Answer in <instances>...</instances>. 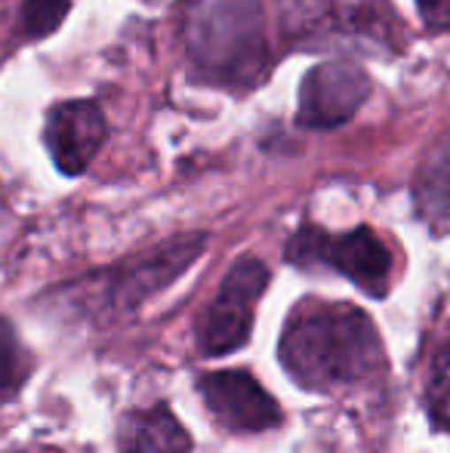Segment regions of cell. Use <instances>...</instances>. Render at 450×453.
Listing matches in <instances>:
<instances>
[{
    "instance_id": "cell-1",
    "label": "cell",
    "mask_w": 450,
    "mask_h": 453,
    "mask_svg": "<svg viewBox=\"0 0 450 453\" xmlns=\"http://www.w3.org/2000/svg\"><path fill=\"white\" fill-rule=\"evenodd\" d=\"M278 358L300 388L333 392L370 380L383 364V342L358 305L306 299L284 324Z\"/></svg>"
},
{
    "instance_id": "cell-2",
    "label": "cell",
    "mask_w": 450,
    "mask_h": 453,
    "mask_svg": "<svg viewBox=\"0 0 450 453\" xmlns=\"http://www.w3.org/2000/svg\"><path fill=\"white\" fill-rule=\"evenodd\" d=\"M182 47L201 81L250 90L269 74L271 47L259 0H186Z\"/></svg>"
},
{
    "instance_id": "cell-3",
    "label": "cell",
    "mask_w": 450,
    "mask_h": 453,
    "mask_svg": "<svg viewBox=\"0 0 450 453\" xmlns=\"http://www.w3.org/2000/svg\"><path fill=\"white\" fill-rule=\"evenodd\" d=\"M281 25L290 43L315 50L398 53L408 41L389 0H281Z\"/></svg>"
},
{
    "instance_id": "cell-4",
    "label": "cell",
    "mask_w": 450,
    "mask_h": 453,
    "mask_svg": "<svg viewBox=\"0 0 450 453\" xmlns=\"http://www.w3.org/2000/svg\"><path fill=\"white\" fill-rule=\"evenodd\" d=\"M207 238L204 234H182L155 250L142 253L136 259L114 265L109 272H99L93 278L74 284V293H80V305L99 311V315H118V311H133L173 284L194 259L204 253Z\"/></svg>"
},
{
    "instance_id": "cell-5",
    "label": "cell",
    "mask_w": 450,
    "mask_h": 453,
    "mask_svg": "<svg viewBox=\"0 0 450 453\" xmlns=\"http://www.w3.org/2000/svg\"><path fill=\"white\" fill-rule=\"evenodd\" d=\"M287 259L294 265H324L358 284L367 296H385L392 280V253L373 228L361 226L352 232H324L318 226H302L290 238Z\"/></svg>"
},
{
    "instance_id": "cell-6",
    "label": "cell",
    "mask_w": 450,
    "mask_h": 453,
    "mask_svg": "<svg viewBox=\"0 0 450 453\" xmlns=\"http://www.w3.org/2000/svg\"><path fill=\"white\" fill-rule=\"evenodd\" d=\"M269 265L256 257H244L228 269L217 299L198 321V349L210 358L232 355L247 346L253 330V309L269 287Z\"/></svg>"
},
{
    "instance_id": "cell-7",
    "label": "cell",
    "mask_w": 450,
    "mask_h": 453,
    "mask_svg": "<svg viewBox=\"0 0 450 453\" xmlns=\"http://www.w3.org/2000/svg\"><path fill=\"white\" fill-rule=\"evenodd\" d=\"M370 96V74L348 59L315 65L300 84L296 124L309 130H333L352 120Z\"/></svg>"
},
{
    "instance_id": "cell-8",
    "label": "cell",
    "mask_w": 450,
    "mask_h": 453,
    "mask_svg": "<svg viewBox=\"0 0 450 453\" xmlns=\"http://www.w3.org/2000/svg\"><path fill=\"white\" fill-rule=\"evenodd\" d=\"M207 411L228 432H265L281 423L278 401L247 370H213L198 380Z\"/></svg>"
},
{
    "instance_id": "cell-9",
    "label": "cell",
    "mask_w": 450,
    "mask_h": 453,
    "mask_svg": "<svg viewBox=\"0 0 450 453\" xmlns=\"http://www.w3.org/2000/svg\"><path fill=\"white\" fill-rule=\"evenodd\" d=\"M105 139H109V124H105V114L96 102L74 99L50 108L43 142H47L53 164L65 176L84 173L105 145Z\"/></svg>"
},
{
    "instance_id": "cell-10",
    "label": "cell",
    "mask_w": 450,
    "mask_h": 453,
    "mask_svg": "<svg viewBox=\"0 0 450 453\" xmlns=\"http://www.w3.org/2000/svg\"><path fill=\"white\" fill-rule=\"evenodd\" d=\"M120 453H188L192 435L167 404L126 411L118 426Z\"/></svg>"
},
{
    "instance_id": "cell-11",
    "label": "cell",
    "mask_w": 450,
    "mask_h": 453,
    "mask_svg": "<svg viewBox=\"0 0 450 453\" xmlns=\"http://www.w3.org/2000/svg\"><path fill=\"white\" fill-rule=\"evenodd\" d=\"M414 203L416 213L435 232L450 228V139L435 145L423 157L420 170L414 176Z\"/></svg>"
},
{
    "instance_id": "cell-12",
    "label": "cell",
    "mask_w": 450,
    "mask_h": 453,
    "mask_svg": "<svg viewBox=\"0 0 450 453\" xmlns=\"http://www.w3.org/2000/svg\"><path fill=\"white\" fill-rule=\"evenodd\" d=\"M31 370H34V361H31L28 349L22 346L12 324L0 318V401L22 392Z\"/></svg>"
},
{
    "instance_id": "cell-13",
    "label": "cell",
    "mask_w": 450,
    "mask_h": 453,
    "mask_svg": "<svg viewBox=\"0 0 450 453\" xmlns=\"http://www.w3.org/2000/svg\"><path fill=\"white\" fill-rule=\"evenodd\" d=\"M426 407L439 429H450V336L435 349L432 361H429Z\"/></svg>"
},
{
    "instance_id": "cell-14",
    "label": "cell",
    "mask_w": 450,
    "mask_h": 453,
    "mask_svg": "<svg viewBox=\"0 0 450 453\" xmlns=\"http://www.w3.org/2000/svg\"><path fill=\"white\" fill-rule=\"evenodd\" d=\"M72 0H25L22 31L28 37H47L65 22Z\"/></svg>"
},
{
    "instance_id": "cell-15",
    "label": "cell",
    "mask_w": 450,
    "mask_h": 453,
    "mask_svg": "<svg viewBox=\"0 0 450 453\" xmlns=\"http://www.w3.org/2000/svg\"><path fill=\"white\" fill-rule=\"evenodd\" d=\"M416 10L429 31H450V0H416Z\"/></svg>"
},
{
    "instance_id": "cell-16",
    "label": "cell",
    "mask_w": 450,
    "mask_h": 453,
    "mask_svg": "<svg viewBox=\"0 0 450 453\" xmlns=\"http://www.w3.org/2000/svg\"><path fill=\"white\" fill-rule=\"evenodd\" d=\"M47 453H56V450H47Z\"/></svg>"
}]
</instances>
